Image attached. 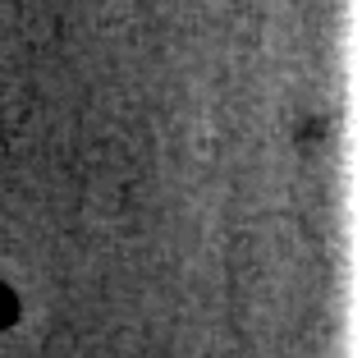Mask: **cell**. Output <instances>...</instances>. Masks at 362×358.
<instances>
[{"mask_svg": "<svg viewBox=\"0 0 362 358\" xmlns=\"http://www.w3.org/2000/svg\"><path fill=\"white\" fill-rule=\"evenodd\" d=\"M14 313H18V308H14V294H9V289H0V326L14 322Z\"/></svg>", "mask_w": 362, "mask_h": 358, "instance_id": "cell-1", "label": "cell"}]
</instances>
